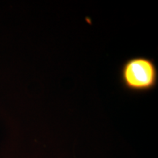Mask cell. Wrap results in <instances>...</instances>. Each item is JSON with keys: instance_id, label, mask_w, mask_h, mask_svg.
I'll return each mask as SVG.
<instances>
[{"instance_id": "obj_1", "label": "cell", "mask_w": 158, "mask_h": 158, "mask_svg": "<svg viewBox=\"0 0 158 158\" xmlns=\"http://www.w3.org/2000/svg\"><path fill=\"white\" fill-rule=\"evenodd\" d=\"M122 89L133 94H147L158 85V68L152 58L131 56L122 62L118 70Z\"/></svg>"}]
</instances>
